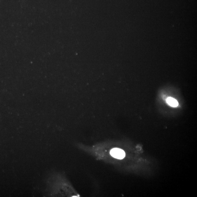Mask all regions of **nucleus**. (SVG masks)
Wrapping results in <instances>:
<instances>
[{
  "label": "nucleus",
  "instance_id": "nucleus-1",
  "mask_svg": "<svg viewBox=\"0 0 197 197\" xmlns=\"http://www.w3.org/2000/svg\"><path fill=\"white\" fill-rule=\"evenodd\" d=\"M110 153L111 156L118 159H122L125 156V151L120 149H113L110 151Z\"/></svg>",
  "mask_w": 197,
  "mask_h": 197
},
{
  "label": "nucleus",
  "instance_id": "nucleus-2",
  "mask_svg": "<svg viewBox=\"0 0 197 197\" xmlns=\"http://www.w3.org/2000/svg\"><path fill=\"white\" fill-rule=\"evenodd\" d=\"M166 102L169 105L173 107H176L179 105L178 101L171 97L168 98L166 99Z\"/></svg>",
  "mask_w": 197,
  "mask_h": 197
}]
</instances>
